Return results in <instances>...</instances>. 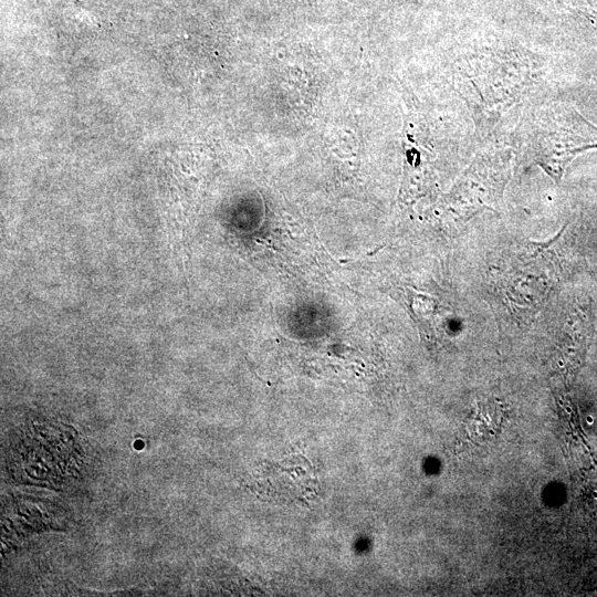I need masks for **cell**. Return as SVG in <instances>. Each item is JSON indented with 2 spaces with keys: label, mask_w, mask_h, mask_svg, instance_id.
Masks as SVG:
<instances>
[]
</instances>
